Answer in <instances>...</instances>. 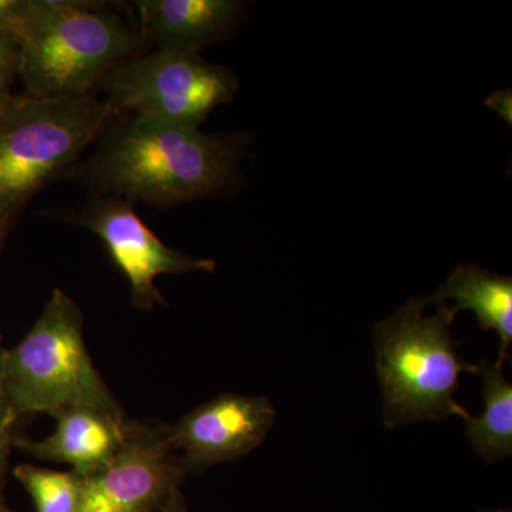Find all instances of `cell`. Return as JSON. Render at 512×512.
I'll list each match as a JSON object with an SVG mask.
<instances>
[{
	"label": "cell",
	"instance_id": "cell-6",
	"mask_svg": "<svg viewBox=\"0 0 512 512\" xmlns=\"http://www.w3.org/2000/svg\"><path fill=\"white\" fill-rule=\"evenodd\" d=\"M99 87L117 113L200 128L212 111L235 99L238 79L198 53L157 49L124 60Z\"/></svg>",
	"mask_w": 512,
	"mask_h": 512
},
{
	"label": "cell",
	"instance_id": "cell-11",
	"mask_svg": "<svg viewBox=\"0 0 512 512\" xmlns=\"http://www.w3.org/2000/svg\"><path fill=\"white\" fill-rule=\"evenodd\" d=\"M242 5L232 0H140L143 37L158 49L198 53L237 22Z\"/></svg>",
	"mask_w": 512,
	"mask_h": 512
},
{
	"label": "cell",
	"instance_id": "cell-21",
	"mask_svg": "<svg viewBox=\"0 0 512 512\" xmlns=\"http://www.w3.org/2000/svg\"><path fill=\"white\" fill-rule=\"evenodd\" d=\"M3 512H8V510H6V511H3Z\"/></svg>",
	"mask_w": 512,
	"mask_h": 512
},
{
	"label": "cell",
	"instance_id": "cell-13",
	"mask_svg": "<svg viewBox=\"0 0 512 512\" xmlns=\"http://www.w3.org/2000/svg\"><path fill=\"white\" fill-rule=\"evenodd\" d=\"M505 359L477 366L483 380L484 413L466 420L471 447L487 463L512 454V384L504 377Z\"/></svg>",
	"mask_w": 512,
	"mask_h": 512
},
{
	"label": "cell",
	"instance_id": "cell-18",
	"mask_svg": "<svg viewBox=\"0 0 512 512\" xmlns=\"http://www.w3.org/2000/svg\"><path fill=\"white\" fill-rule=\"evenodd\" d=\"M153 512H190L188 511L187 505H185L183 494L181 491L171 495L167 501L161 507Z\"/></svg>",
	"mask_w": 512,
	"mask_h": 512
},
{
	"label": "cell",
	"instance_id": "cell-5",
	"mask_svg": "<svg viewBox=\"0 0 512 512\" xmlns=\"http://www.w3.org/2000/svg\"><path fill=\"white\" fill-rule=\"evenodd\" d=\"M117 111L106 100L10 96L0 106V221L69 170Z\"/></svg>",
	"mask_w": 512,
	"mask_h": 512
},
{
	"label": "cell",
	"instance_id": "cell-17",
	"mask_svg": "<svg viewBox=\"0 0 512 512\" xmlns=\"http://www.w3.org/2000/svg\"><path fill=\"white\" fill-rule=\"evenodd\" d=\"M3 356L5 349L2 346V336H0V426L8 423H15L16 417L9 406L8 396L5 389V375H3Z\"/></svg>",
	"mask_w": 512,
	"mask_h": 512
},
{
	"label": "cell",
	"instance_id": "cell-12",
	"mask_svg": "<svg viewBox=\"0 0 512 512\" xmlns=\"http://www.w3.org/2000/svg\"><path fill=\"white\" fill-rule=\"evenodd\" d=\"M456 302L458 312L468 309L476 313L478 325L494 330L501 339L500 355L508 360L512 346V278L491 274L476 264L457 266L447 281L437 289L430 302L443 305Z\"/></svg>",
	"mask_w": 512,
	"mask_h": 512
},
{
	"label": "cell",
	"instance_id": "cell-10",
	"mask_svg": "<svg viewBox=\"0 0 512 512\" xmlns=\"http://www.w3.org/2000/svg\"><path fill=\"white\" fill-rule=\"evenodd\" d=\"M50 416L56 427L49 437L39 441L13 437L12 446L39 460L69 464L82 477L103 467L126 437L128 419L124 414L93 407H67Z\"/></svg>",
	"mask_w": 512,
	"mask_h": 512
},
{
	"label": "cell",
	"instance_id": "cell-7",
	"mask_svg": "<svg viewBox=\"0 0 512 512\" xmlns=\"http://www.w3.org/2000/svg\"><path fill=\"white\" fill-rule=\"evenodd\" d=\"M168 426L128 420L116 454L83 477L77 512H153L187 477Z\"/></svg>",
	"mask_w": 512,
	"mask_h": 512
},
{
	"label": "cell",
	"instance_id": "cell-20",
	"mask_svg": "<svg viewBox=\"0 0 512 512\" xmlns=\"http://www.w3.org/2000/svg\"><path fill=\"white\" fill-rule=\"evenodd\" d=\"M480 512H510L508 510H497V511H480Z\"/></svg>",
	"mask_w": 512,
	"mask_h": 512
},
{
	"label": "cell",
	"instance_id": "cell-8",
	"mask_svg": "<svg viewBox=\"0 0 512 512\" xmlns=\"http://www.w3.org/2000/svg\"><path fill=\"white\" fill-rule=\"evenodd\" d=\"M70 221L101 239L114 264L126 276L131 305L141 311L167 305L156 286L158 276L212 274L217 268L214 259L195 258L168 247L137 214L133 202L123 198L100 195L74 212Z\"/></svg>",
	"mask_w": 512,
	"mask_h": 512
},
{
	"label": "cell",
	"instance_id": "cell-1",
	"mask_svg": "<svg viewBox=\"0 0 512 512\" xmlns=\"http://www.w3.org/2000/svg\"><path fill=\"white\" fill-rule=\"evenodd\" d=\"M241 157L234 136L130 116L89 161L87 178L100 195L180 205L231 188Z\"/></svg>",
	"mask_w": 512,
	"mask_h": 512
},
{
	"label": "cell",
	"instance_id": "cell-15",
	"mask_svg": "<svg viewBox=\"0 0 512 512\" xmlns=\"http://www.w3.org/2000/svg\"><path fill=\"white\" fill-rule=\"evenodd\" d=\"M20 72L19 45L8 29L0 28V106L12 96L13 83Z\"/></svg>",
	"mask_w": 512,
	"mask_h": 512
},
{
	"label": "cell",
	"instance_id": "cell-3",
	"mask_svg": "<svg viewBox=\"0 0 512 512\" xmlns=\"http://www.w3.org/2000/svg\"><path fill=\"white\" fill-rule=\"evenodd\" d=\"M430 298L409 299L373 332L376 370L382 387L383 417L387 429L450 416L470 419L454 399L463 373H476L458 355L451 336L457 309L440 305L434 315H424Z\"/></svg>",
	"mask_w": 512,
	"mask_h": 512
},
{
	"label": "cell",
	"instance_id": "cell-4",
	"mask_svg": "<svg viewBox=\"0 0 512 512\" xmlns=\"http://www.w3.org/2000/svg\"><path fill=\"white\" fill-rule=\"evenodd\" d=\"M83 323L82 309L55 289L28 335L5 349L6 396L16 419L67 407L124 414L89 355Z\"/></svg>",
	"mask_w": 512,
	"mask_h": 512
},
{
	"label": "cell",
	"instance_id": "cell-19",
	"mask_svg": "<svg viewBox=\"0 0 512 512\" xmlns=\"http://www.w3.org/2000/svg\"><path fill=\"white\" fill-rule=\"evenodd\" d=\"M10 228V222L0 221V249L3 247L5 242L6 234H8Z\"/></svg>",
	"mask_w": 512,
	"mask_h": 512
},
{
	"label": "cell",
	"instance_id": "cell-2",
	"mask_svg": "<svg viewBox=\"0 0 512 512\" xmlns=\"http://www.w3.org/2000/svg\"><path fill=\"white\" fill-rule=\"evenodd\" d=\"M9 30L19 45V77L36 99L92 96L140 46V35L117 16L66 0H19Z\"/></svg>",
	"mask_w": 512,
	"mask_h": 512
},
{
	"label": "cell",
	"instance_id": "cell-14",
	"mask_svg": "<svg viewBox=\"0 0 512 512\" xmlns=\"http://www.w3.org/2000/svg\"><path fill=\"white\" fill-rule=\"evenodd\" d=\"M15 477L32 497L36 512H77L83 477L74 471L20 464Z\"/></svg>",
	"mask_w": 512,
	"mask_h": 512
},
{
	"label": "cell",
	"instance_id": "cell-9",
	"mask_svg": "<svg viewBox=\"0 0 512 512\" xmlns=\"http://www.w3.org/2000/svg\"><path fill=\"white\" fill-rule=\"evenodd\" d=\"M276 420L265 396L222 393L168 426L171 443L187 473L247 456L265 440Z\"/></svg>",
	"mask_w": 512,
	"mask_h": 512
},
{
	"label": "cell",
	"instance_id": "cell-16",
	"mask_svg": "<svg viewBox=\"0 0 512 512\" xmlns=\"http://www.w3.org/2000/svg\"><path fill=\"white\" fill-rule=\"evenodd\" d=\"M13 424L8 423L0 426V512L6 511L3 504V480H5L6 467H8L9 450L12 447Z\"/></svg>",
	"mask_w": 512,
	"mask_h": 512
}]
</instances>
